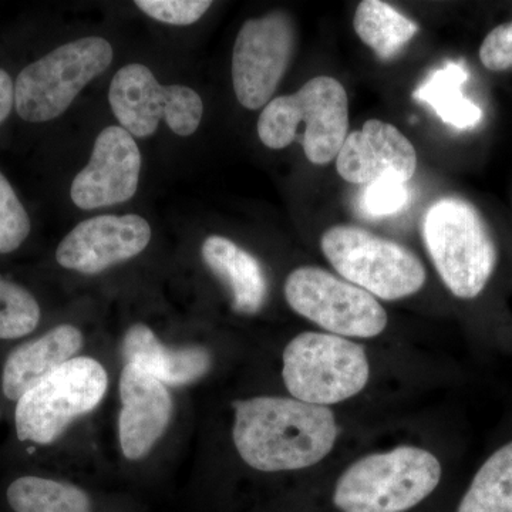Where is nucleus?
<instances>
[{
	"mask_svg": "<svg viewBox=\"0 0 512 512\" xmlns=\"http://www.w3.org/2000/svg\"><path fill=\"white\" fill-rule=\"evenodd\" d=\"M232 406L238 454L264 473L315 466L338 440V421L329 407L269 396L238 400Z\"/></svg>",
	"mask_w": 512,
	"mask_h": 512,
	"instance_id": "nucleus-1",
	"label": "nucleus"
},
{
	"mask_svg": "<svg viewBox=\"0 0 512 512\" xmlns=\"http://www.w3.org/2000/svg\"><path fill=\"white\" fill-rule=\"evenodd\" d=\"M441 474L439 458L424 448L369 454L343 471L333 503L342 512H406L439 487Z\"/></svg>",
	"mask_w": 512,
	"mask_h": 512,
	"instance_id": "nucleus-2",
	"label": "nucleus"
},
{
	"mask_svg": "<svg viewBox=\"0 0 512 512\" xmlns=\"http://www.w3.org/2000/svg\"><path fill=\"white\" fill-rule=\"evenodd\" d=\"M301 124L306 158L316 165L335 160L349 130V99L342 83L313 77L298 93L269 101L259 116L258 136L264 146L282 150L291 146Z\"/></svg>",
	"mask_w": 512,
	"mask_h": 512,
	"instance_id": "nucleus-3",
	"label": "nucleus"
},
{
	"mask_svg": "<svg viewBox=\"0 0 512 512\" xmlns=\"http://www.w3.org/2000/svg\"><path fill=\"white\" fill-rule=\"evenodd\" d=\"M423 238L448 291L460 299L484 291L497 265V248L473 204L454 197L434 202L424 217Z\"/></svg>",
	"mask_w": 512,
	"mask_h": 512,
	"instance_id": "nucleus-4",
	"label": "nucleus"
},
{
	"mask_svg": "<svg viewBox=\"0 0 512 512\" xmlns=\"http://www.w3.org/2000/svg\"><path fill=\"white\" fill-rule=\"evenodd\" d=\"M282 363V377L293 399L316 406L352 399L370 377L365 348L332 333H301L286 346Z\"/></svg>",
	"mask_w": 512,
	"mask_h": 512,
	"instance_id": "nucleus-5",
	"label": "nucleus"
},
{
	"mask_svg": "<svg viewBox=\"0 0 512 512\" xmlns=\"http://www.w3.org/2000/svg\"><path fill=\"white\" fill-rule=\"evenodd\" d=\"M320 248L340 276L383 301L407 298L426 284V269L412 251L365 229L330 228Z\"/></svg>",
	"mask_w": 512,
	"mask_h": 512,
	"instance_id": "nucleus-6",
	"label": "nucleus"
},
{
	"mask_svg": "<svg viewBox=\"0 0 512 512\" xmlns=\"http://www.w3.org/2000/svg\"><path fill=\"white\" fill-rule=\"evenodd\" d=\"M111 62L113 47L103 37H84L57 47L20 72L15 84L16 111L30 123L55 120Z\"/></svg>",
	"mask_w": 512,
	"mask_h": 512,
	"instance_id": "nucleus-7",
	"label": "nucleus"
},
{
	"mask_svg": "<svg viewBox=\"0 0 512 512\" xmlns=\"http://www.w3.org/2000/svg\"><path fill=\"white\" fill-rule=\"evenodd\" d=\"M109 387L106 369L92 357H74L30 389L16 406L19 440L53 443L77 417L92 412Z\"/></svg>",
	"mask_w": 512,
	"mask_h": 512,
	"instance_id": "nucleus-8",
	"label": "nucleus"
},
{
	"mask_svg": "<svg viewBox=\"0 0 512 512\" xmlns=\"http://www.w3.org/2000/svg\"><path fill=\"white\" fill-rule=\"evenodd\" d=\"M285 298L298 315L342 338H376L387 326V313L375 296L316 266L288 276Z\"/></svg>",
	"mask_w": 512,
	"mask_h": 512,
	"instance_id": "nucleus-9",
	"label": "nucleus"
},
{
	"mask_svg": "<svg viewBox=\"0 0 512 512\" xmlns=\"http://www.w3.org/2000/svg\"><path fill=\"white\" fill-rule=\"evenodd\" d=\"M109 101L121 127L133 137L156 133L160 121L178 136H191L200 127L204 103L187 86H163L147 66L131 63L114 74Z\"/></svg>",
	"mask_w": 512,
	"mask_h": 512,
	"instance_id": "nucleus-10",
	"label": "nucleus"
},
{
	"mask_svg": "<svg viewBox=\"0 0 512 512\" xmlns=\"http://www.w3.org/2000/svg\"><path fill=\"white\" fill-rule=\"evenodd\" d=\"M293 49L295 28L285 13H269L242 25L232 53V83L245 109H261L272 100Z\"/></svg>",
	"mask_w": 512,
	"mask_h": 512,
	"instance_id": "nucleus-11",
	"label": "nucleus"
},
{
	"mask_svg": "<svg viewBox=\"0 0 512 512\" xmlns=\"http://www.w3.org/2000/svg\"><path fill=\"white\" fill-rule=\"evenodd\" d=\"M141 153L134 137L123 127L100 131L89 164L76 175L70 197L90 211L131 200L140 180Z\"/></svg>",
	"mask_w": 512,
	"mask_h": 512,
	"instance_id": "nucleus-12",
	"label": "nucleus"
},
{
	"mask_svg": "<svg viewBox=\"0 0 512 512\" xmlns=\"http://www.w3.org/2000/svg\"><path fill=\"white\" fill-rule=\"evenodd\" d=\"M150 239V224L140 215H100L69 232L57 248L56 259L70 271L96 275L141 254Z\"/></svg>",
	"mask_w": 512,
	"mask_h": 512,
	"instance_id": "nucleus-13",
	"label": "nucleus"
},
{
	"mask_svg": "<svg viewBox=\"0 0 512 512\" xmlns=\"http://www.w3.org/2000/svg\"><path fill=\"white\" fill-rule=\"evenodd\" d=\"M336 168L350 184L383 180L407 184L416 173L417 153L399 128L372 119L346 137L336 157Z\"/></svg>",
	"mask_w": 512,
	"mask_h": 512,
	"instance_id": "nucleus-14",
	"label": "nucleus"
},
{
	"mask_svg": "<svg viewBox=\"0 0 512 512\" xmlns=\"http://www.w3.org/2000/svg\"><path fill=\"white\" fill-rule=\"evenodd\" d=\"M120 399L121 451L128 460H140L167 430L173 399L165 384L134 365L121 372Z\"/></svg>",
	"mask_w": 512,
	"mask_h": 512,
	"instance_id": "nucleus-15",
	"label": "nucleus"
},
{
	"mask_svg": "<svg viewBox=\"0 0 512 512\" xmlns=\"http://www.w3.org/2000/svg\"><path fill=\"white\" fill-rule=\"evenodd\" d=\"M82 346V332L72 325L57 326L42 338L19 346L3 367V393L19 402L30 389L74 359Z\"/></svg>",
	"mask_w": 512,
	"mask_h": 512,
	"instance_id": "nucleus-16",
	"label": "nucleus"
},
{
	"mask_svg": "<svg viewBox=\"0 0 512 512\" xmlns=\"http://www.w3.org/2000/svg\"><path fill=\"white\" fill-rule=\"evenodd\" d=\"M126 365L140 367L165 386H185L207 375L211 355L204 348L171 349L164 346L146 325L131 326L124 336Z\"/></svg>",
	"mask_w": 512,
	"mask_h": 512,
	"instance_id": "nucleus-17",
	"label": "nucleus"
},
{
	"mask_svg": "<svg viewBox=\"0 0 512 512\" xmlns=\"http://www.w3.org/2000/svg\"><path fill=\"white\" fill-rule=\"evenodd\" d=\"M208 268L228 286L235 311L254 315L268 295L264 269L254 255L221 235H211L201 248Z\"/></svg>",
	"mask_w": 512,
	"mask_h": 512,
	"instance_id": "nucleus-18",
	"label": "nucleus"
},
{
	"mask_svg": "<svg viewBox=\"0 0 512 512\" xmlns=\"http://www.w3.org/2000/svg\"><path fill=\"white\" fill-rule=\"evenodd\" d=\"M467 80V67L463 63L450 62L443 69L431 73L413 96L433 107L444 123L458 130L473 128L483 119V111L464 96L463 84Z\"/></svg>",
	"mask_w": 512,
	"mask_h": 512,
	"instance_id": "nucleus-19",
	"label": "nucleus"
},
{
	"mask_svg": "<svg viewBox=\"0 0 512 512\" xmlns=\"http://www.w3.org/2000/svg\"><path fill=\"white\" fill-rule=\"evenodd\" d=\"M353 28L380 60H392L419 32V26L380 0H365L357 6Z\"/></svg>",
	"mask_w": 512,
	"mask_h": 512,
	"instance_id": "nucleus-20",
	"label": "nucleus"
},
{
	"mask_svg": "<svg viewBox=\"0 0 512 512\" xmlns=\"http://www.w3.org/2000/svg\"><path fill=\"white\" fill-rule=\"evenodd\" d=\"M457 512H512V441L478 468Z\"/></svg>",
	"mask_w": 512,
	"mask_h": 512,
	"instance_id": "nucleus-21",
	"label": "nucleus"
},
{
	"mask_svg": "<svg viewBox=\"0 0 512 512\" xmlns=\"http://www.w3.org/2000/svg\"><path fill=\"white\" fill-rule=\"evenodd\" d=\"M16 512H92V501L82 488L40 477H20L8 488Z\"/></svg>",
	"mask_w": 512,
	"mask_h": 512,
	"instance_id": "nucleus-22",
	"label": "nucleus"
},
{
	"mask_svg": "<svg viewBox=\"0 0 512 512\" xmlns=\"http://www.w3.org/2000/svg\"><path fill=\"white\" fill-rule=\"evenodd\" d=\"M40 308L22 286L0 278V339H18L39 325Z\"/></svg>",
	"mask_w": 512,
	"mask_h": 512,
	"instance_id": "nucleus-23",
	"label": "nucleus"
},
{
	"mask_svg": "<svg viewBox=\"0 0 512 512\" xmlns=\"http://www.w3.org/2000/svg\"><path fill=\"white\" fill-rule=\"evenodd\" d=\"M29 234L28 212L5 175L0 173V254L16 251Z\"/></svg>",
	"mask_w": 512,
	"mask_h": 512,
	"instance_id": "nucleus-24",
	"label": "nucleus"
},
{
	"mask_svg": "<svg viewBox=\"0 0 512 512\" xmlns=\"http://www.w3.org/2000/svg\"><path fill=\"white\" fill-rule=\"evenodd\" d=\"M410 190L399 181L383 180L366 185L360 194V210L367 217L382 218L399 214L409 205Z\"/></svg>",
	"mask_w": 512,
	"mask_h": 512,
	"instance_id": "nucleus-25",
	"label": "nucleus"
},
{
	"mask_svg": "<svg viewBox=\"0 0 512 512\" xmlns=\"http://www.w3.org/2000/svg\"><path fill=\"white\" fill-rule=\"evenodd\" d=\"M136 6L151 19L167 25L188 26L211 8L208 0H137Z\"/></svg>",
	"mask_w": 512,
	"mask_h": 512,
	"instance_id": "nucleus-26",
	"label": "nucleus"
},
{
	"mask_svg": "<svg viewBox=\"0 0 512 512\" xmlns=\"http://www.w3.org/2000/svg\"><path fill=\"white\" fill-rule=\"evenodd\" d=\"M480 60L491 72H504L512 67V22L497 26L485 36L480 47Z\"/></svg>",
	"mask_w": 512,
	"mask_h": 512,
	"instance_id": "nucleus-27",
	"label": "nucleus"
},
{
	"mask_svg": "<svg viewBox=\"0 0 512 512\" xmlns=\"http://www.w3.org/2000/svg\"><path fill=\"white\" fill-rule=\"evenodd\" d=\"M13 104H15V84L9 74L0 69V124L8 119Z\"/></svg>",
	"mask_w": 512,
	"mask_h": 512,
	"instance_id": "nucleus-28",
	"label": "nucleus"
}]
</instances>
